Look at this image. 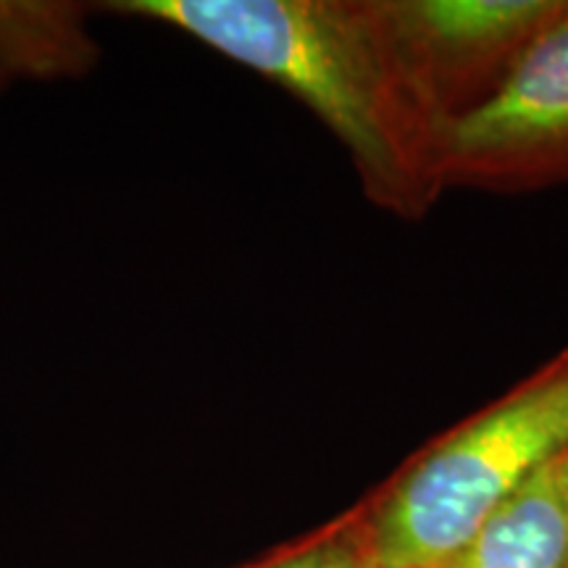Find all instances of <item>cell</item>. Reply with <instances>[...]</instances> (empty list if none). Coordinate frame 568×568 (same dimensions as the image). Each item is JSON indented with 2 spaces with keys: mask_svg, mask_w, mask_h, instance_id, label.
<instances>
[{
  "mask_svg": "<svg viewBox=\"0 0 568 568\" xmlns=\"http://www.w3.org/2000/svg\"><path fill=\"white\" fill-rule=\"evenodd\" d=\"M303 101L351 155L376 209L422 222L445 193L447 119L389 24L385 0H126Z\"/></svg>",
  "mask_w": 568,
  "mask_h": 568,
  "instance_id": "6da1fadb",
  "label": "cell"
},
{
  "mask_svg": "<svg viewBox=\"0 0 568 568\" xmlns=\"http://www.w3.org/2000/svg\"><path fill=\"white\" fill-rule=\"evenodd\" d=\"M568 450V347L429 445L361 508L374 568H443Z\"/></svg>",
  "mask_w": 568,
  "mask_h": 568,
  "instance_id": "7a4b0ae2",
  "label": "cell"
},
{
  "mask_svg": "<svg viewBox=\"0 0 568 568\" xmlns=\"http://www.w3.org/2000/svg\"><path fill=\"white\" fill-rule=\"evenodd\" d=\"M443 180L481 193L568 184V9L489 101L447 124Z\"/></svg>",
  "mask_w": 568,
  "mask_h": 568,
  "instance_id": "3957f363",
  "label": "cell"
},
{
  "mask_svg": "<svg viewBox=\"0 0 568 568\" xmlns=\"http://www.w3.org/2000/svg\"><path fill=\"white\" fill-rule=\"evenodd\" d=\"M395 38L453 122L500 90L568 0H385Z\"/></svg>",
  "mask_w": 568,
  "mask_h": 568,
  "instance_id": "277c9868",
  "label": "cell"
},
{
  "mask_svg": "<svg viewBox=\"0 0 568 568\" xmlns=\"http://www.w3.org/2000/svg\"><path fill=\"white\" fill-rule=\"evenodd\" d=\"M443 568H568L560 456L537 471Z\"/></svg>",
  "mask_w": 568,
  "mask_h": 568,
  "instance_id": "5b68a950",
  "label": "cell"
},
{
  "mask_svg": "<svg viewBox=\"0 0 568 568\" xmlns=\"http://www.w3.org/2000/svg\"><path fill=\"white\" fill-rule=\"evenodd\" d=\"M368 548L361 510L329 527L322 535L305 539L297 548L282 552L253 568H368Z\"/></svg>",
  "mask_w": 568,
  "mask_h": 568,
  "instance_id": "8992f818",
  "label": "cell"
},
{
  "mask_svg": "<svg viewBox=\"0 0 568 568\" xmlns=\"http://www.w3.org/2000/svg\"><path fill=\"white\" fill-rule=\"evenodd\" d=\"M560 474H564V487H566V497H568V450L560 456Z\"/></svg>",
  "mask_w": 568,
  "mask_h": 568,
  "instance_id": "52a82bcc",
  "label": "cell"
},
{
  "mask_svg": "<svg viewBox=\"0 0 568 568\" xmlns=\"http://www.w3.org/2000/svg\"><path fill=\"white\" fill-rule=\"evenodd\" d=\"M368 568H374V566H368Z\"/></svg>",
  "mask_w": 568,
  "mask_h": 568,
  "instance_id": "ba28073f",
  "label": "cell"
}]
</instances>
